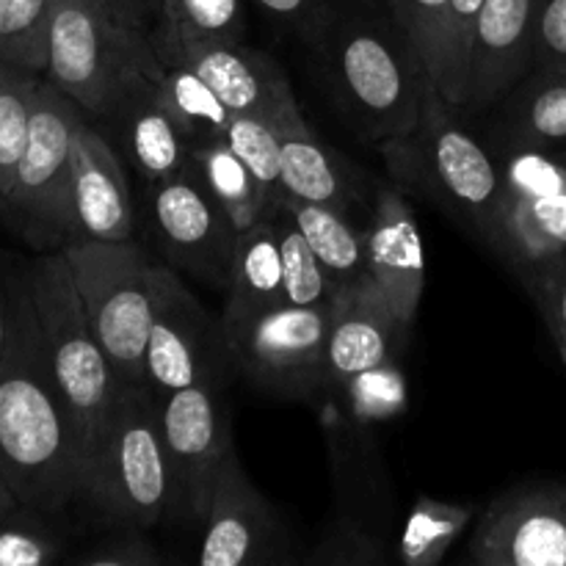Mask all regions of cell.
I'll return each mask as SVG.
<instances>
[{"label":"cell","instance_id":"1","mask_svg":"<svg viewBox=\"0 0 566 566\" xmlns=\"http://www.w3.org/2000/svg\"><path fill=\"white\" fill-rule=\"evenodd\" d=\"M0 473L17 503L59 514L83 492V448L75 420L44 354L25 276L6 296L0 363Z\"/></svg>","mask_w":566,"mask_h":566},{"label":"cell","instance_id":"2","mask_svg":"<svg viewBox=\"0 0 566 566\" xmlns=\"http://www.w3.org/2000/svg\"><path fill=\"white\" fill-rule=\"evenodd\" d=\"M307 48L346 119L374 144L412 133L440 92L385 0H346Z\"/></svg>","mask_w":566,"mask_h":566},{"label":"cell","instance_id":"3","mask_svg":"<svg viewBox=\"0 0 566 566\" xmlns=\"http://www.w3.org/2000/svg\"><path fill=\"white\" fill-rule=\"evenodd\" d=\"M44 354L75 420L86 473L99 451L125 385L86 313L64 252L42 254L25 271ZM86 481V475H83Z\"/></svg>","mask_w":566,"mask_h":566},{"label":"cell","instance_id":"4","mask_svg":"<svg viewBox=\"0 0 566 566\" xmlns=\"http://www.w3.org/2000/svg\"><path fill=\"white\" fill-rule=\"evenodd\" d=\"M160 66L153 36L111 0H53L44 77L88 116L103 119L130 83Z\"/></svg>","mask_w":566,"mask_h":566},{"label":"cell","instance_id":"5","mask_svg":"<svg viewBox=\"0 0 566 566\" xmlns=\"http://www.w3.org/2000/svg\"><path fill=\"white\" fill-rule=\"evenodd\" d=\"M457 114L434 92L412 133L376 147L392 180L429 197L486 241L501 199V169L484 144L459 125Z\"/></svg>","mask_w":566,"mask_h":566},{"label":"cell","instance_id":"6","mask_svg":"<svg viewBox=\"0 0 566 566\" xmlns=\"http://www.w3.org/2000/svg\"><path fill=\"white\" fill-rule=\"evenodd\" d=\"M81 497L119 528L144 531L169 517V464L160 440L158 401L147 387L122 390Z\"/></svg>","mask_w":566,"mask_h":566},{"label":"cell","instance_id":"7","mask_svg":"<svg viewBox=\"0 0 566 566\" xmlns=\"http://www.w3.org/2000/svg\"><path fill=\"white\" fill-rule=\"evenodd\" d=\"M72 280L94 332L125 387H144V348L153 326L155 263L133 241L64 243Z\"/></svg>","mask_w":566,"mask_h":566},{"label":"cell","instance_id":"8","mask_svg":"<svg viewBox=\"0 0 566 566\" xmlns=\"http://www.w3.org/2000/svg\"><path fill=\"white\" fill-rule=\"evenodd\" d=\"M83 116L86 111L53 81H39L31 133L6 205L42 243H70L77 238L72 205V138Z\"/></svg>","mask_w":566,"mask_h":566},{"label":"cell","instance_id":"9","mask_svg":"<svg viewBox=\"0 0 566 566\" xmlns=\"http://www.w3.org/2000/svg\"><path fill=\"white\" fill-rule=\"evenodd\" d=\"M160 440L171 481L169 520L202 525L216 481L235 451L221 381L182 387L158 401Z\"/></svg>","mask_w":566,"mask_h":566},{"label":"cell","instance_id":"10","mask_svg":"<svg viewBox=\"0 0 566 566\" xmlns=\"http://www.w3.org/2000/svg\"><path fill=\"white\" fill-rule=\"evenodd\" d=\"M221 335L232 368L276 396L310 398L329 379V307L280 304L241 324L221 326Z\"/></svg>","mask_w":566,"mask_h":566},{"label":"cell","instance_id":"11","mask_svg":"<svg viewBox=\"0 0 566 566\" xmlns=\"http://www.w3.org/2000/svg\"><path fill=\"white\" fill-rule=\"evenodd\" d=\"M153 326L144 348V387L155 401L182 387L224 381L230 365L221 321L205 310L169 265H155Z\"/></svg>","mask_w":566,"mask_h":566},{"label":"cell","instance_id":"12","mask_svg":"<svg viewBox=\"0 0 566 566\" xmlns=\"http://www.w3.org/2000/svg\"><path fill=\"white\" fill-rule=\"evenodd\" d=\"M149 216L166 260L208 285L227 287L238 227L191 169L149 186Z\"/></svg>","mask_w":566,"mask_h":566},{"label":"cell","instance_id":"13","mask_svg":"<svg viewBox=\"0 0 566 566\" xmlns=\"http://www.w3.org/2000/svg\"><path fill=\"white\" fill-rule=\"evenodd\" d=\"M153 48L166 64L191 66L232 114L269 122L298 114L291 81L263 50L243 42H188L169 33H153Z\"/></svg>","mask_w":566,"mask_h":566},{"label":"cell","instance_id":"14","mask_svg":"<svg viewBox=\"0 0 566 566\" xmlns=\"http://www.w3.org/2000/svg\"><path fill=\"white\" fill-rule=\"evenodd\" d=\"M479 566H566V484L517 486L497 497L470 542Z\"/></svg>","mask_w":566,"mask_h":566},{"label":"cell","instance_id":"15","mask_svg":"<svg viewBox=\"0 0 566 566\" xmlns=\"http://www.w3.org/2000/svg\"><path fill=\"white\" fill-rule=\"evenodd\" d=\"M202 566H263L285 558V528L232 451L202 520Z\"/></svg>","mask_w":566,"mask_h":566},{"label":"cell","instance_id":"16","mask_svg":"<svg viewBox=\"0 0 566 566\" xmlns=\"http://www.w3.org/2000/svg\"><path fill=\"white\" fill-rule=\"evenodd\" d=\"M539 0H484L470 48L462 111H481L506 97L534 72Z\"/></svg>","mask_w":566,"mask_h":566},{"label":"cell","instance_id":"17","mask_svg":"<svg viewBox=\"0 0 566 566\" xmlns=\"http://www.w3.org/2000/svg\"><path fill=\"white\" fill-rule=\"evenodd\" d=\"M370 280L403 326H412L426 285L423 238L412 205L396 186H379L365 227Z\"/></svg>","mask_w":566,"mask_h":566},{"label":"cell","instance_id":"18","mask_svg":"<svg viewBox=\"0 0 566 566\" xmlns=\"http://www.w3.org/2000/svg\"><path fill=\"white\" fill-rule=\"evenodd\" d=\"M72 205L77 238L86 241H133L136 205L125 166L108 138L86 116L72 138Z\"/></svg>","mask_w":566,"mask_h":566},{"label":"cell","instance_id":"19","mask_svg":"<svg viewBox=\"0 0 566 566\" xmlns=\"http://www.w3.org/2000/svg\"><path fill=\"white\" fill-rule=\"evenodd\" d=\"M407 326L398 321L374 280L337 287L329 304L326 374L332 381L348 379L392 363V348Z\"/></svg>","mask_w":566,"mask_h":566},{"label":"cell","instance_id":"20","mask_svg":"<svg viewBox=\"0 0 566 566\" xmlns=\"http://www.w3.org/2000/svg\"><path fill=\"white\" fill-rule=\"evenodd\" d=\"M486 243L534 287L566 258V193H501Z\"/></svg>","mask_w":566,"mask_h":566},{"label":"cell","instance_id":"21","mask_svg":"<svg viewBox=\"0 0 566 566\" xmlns=\"http://www.w3.org/2000/svg\"><path fill=\"white\" fill-rule=\"evenodd\" d=\"M103 119L114 122L133 169L147 180V186L186 169L191 142L182 136L177 122L160 103L155 75L130 83Z\"/></svg>","mask_w":566,"mask_h":566},{"label":"cell","instance_id":"22","mask_svg":"<svg viewBox=\"0 0 566 566\" xmlns=\"http://www.w3.org/2000/svg\"><path fill=\"white\" fill-rule=\"evenodd\" d=\"M271 125H274L276 138H280L282 182H285L287 199L329 205V208L348 213L357 191L348 180L346 166L315 136L302 111L280 122H271Z\"/></svg>","mask_w":566,"mask_h":566},{"label":"cell","instance_id":"23","mask_svg":"<svg viewBox=\"0 0 566 566\" xmlns=\"http://www.w3.org/2000/svg\"><path fill=\"white\" fill-rule=\"evenodd\" d=\"M227 304L221 326L241 324L263 310L285 304V269H282V243L276 219H260L238 235L232 254Z\"/></svg>","mask_w":566,"mask_h":566},{"label":"cell","instance_id":"24","mask_svg":"<svg viewBox=\"0 0 566 566\" xmlns=\"http://www.w3.org/2000/svg\"><path fill=\"white\" fill-rule=\"evenodd\" d=\"M282 210L307 238L310 249L324 265L335 291L370 280L365 230H357L348 213L329 205L304 202V199H285Z\"/></svg>","mask_w":566,"mask_h":566},{"label":"cell","instance_id":"25","mask_svg":"<svg viewBox=\"0 0 566 566\" xmlns=\"http://www.w3.org/2000/svg\"><path fill=\"white\" fill-rule=\"evenodd\" d=\"M186 166L208 188L210 197L227 210L238 232L249 230L260 219H269V197L263 186L254 180L249 166L238 158L235 149L224 138L191 144Z\"/></svg>","mask_w":566,"mask_h":566},{"label":"cell","instance_id":"26","mask_svg":"<svg viewBox=\"0 0 566 566\" xmlns=\"http://www.w3.org/2000/svg\"><path fill=\"white\" fill-rule=\"evenodd\" d=\"M506 130L509 144L566 149V75L534 72L512 88Z\"/></svg>","mask_w":566,"mask_h":566},{"label":"cell","instance_id":"27","mask_svg":"<svg viewBox=\"0 0 566 566\" xmlns=\"http://www.w3.org/2000/svg\"><path fill=\"white\" fill-rule=\"evenodd\" d=\"M155 88H158L160 103L166 105V111L188 142L202 144L224 138L232 111L221 103L219 94L191 66L166 64L164 61L160 72L155 75Z\"/></svg>","mask_w":566,"mask_h":566},{"label":"cell","instance_id":"28","mask_svg":"<svg viewBox=\"0 0 566 566\" xmlns=\"http://www.w3.org/2000/svg\"><path fill=\"white\" fill-rule=\"evenodd\" d=\"M473 520V509L462 503L420 495L398 542V562L407 566H437L448 556Z\"/></svg>","mask_w":566,"mask_h":566},{"label":"cell","instance_id":"29","mask_svg":"<svg viewBox=\"0 0 566 566\" xmlns=\"http://www.w3.org/2000/svg\"><path fill=\"white\" fill-rule=\"evenodd\" d=\"M42 75L0 61V199L14 186L17 166L31 133L33 103Z\"/></svg>","mask_w":566,"mask_h":566},{"label":"cell","instance_id":"30","mask_svg":"<svg viewBox=\"0 0 566 566\" xmlns=\"http://www.w3.org/2000/svg\"><path fill=\"white\" fill-rule=\"evenodd\" d=\"M153 33L188 42H243L247 0H164Z\"/></svg>","mask_w":566,"mask_h":566},{"label":"cell","instance_id":"31","mask_svg":"<svg viewBox=\"0 0 566 566\" xmlns=\"http://www.w3.org/2000/svg\"><path fill=\"white\" fill-rule=\"evenodd\" d=\"M50 9L53 0H0V61L44 75Z\"/></svg>","mask_w":566,"mask_h":566},{"label":"cell","instance_id":"32","mask_svg":"<svg viewBox=\"0 0 566 566\" xmlns=\"http://www.w3.org/2000/svg\"><path fill=\"white\" fill-rule=\"evenodd\" d=\"M224 142L235 149V155L249 166L254 180L263 186L265 197H269V216L280 213L287 193L285 182H282L280 138H276L274 125L263 116L232 114Z\"/></svg>","mask_w":566,"mask_h":566},{"label":"cell","instance_id":"33","mask_svg":"<svg viewBox=\"0 0 566 566\" xmlns=\"http://www.w3.org/2000/svg\"><path fill=\"white\" fill-rule=\"evenodd\" d=\"M274 219L282 243V269H285V304H293V307H329L335 287H332L324 265L318 263L315 252L310 249L307 238L287 219L285 210H280Z\"/></svg>","mask_w":566,"mask_h":566},{"label":"cell","instance_id":"34","mask_svg":"<svg viewBox=\"0 0 566 566\" xmlns=\"http://www.w3.org/2000/svg\"><path fill=\"white\" fill-rule=\"evenodd\" d=\"M48 514L17 503L0 517V566H48L64 553V539L44 523Z\"/></svg>","mask_w":566,"mask_h":566},{"label":"cell","instance_id":"35","mask_svg":"<svg viewBox=\"0 0 566 566\" xmlns=\"http://www.w3.org/2000/svg\"><path fill=\"white\" fill-rule=\"evenodd\" d=\"M387 9L407 31L415 48L423 55L437 88H440L442 66H446V33H448V3L451 0H385Z\"/></svg>","mask_w":566,"mask_h":566},{"label":"cell","instance_id":"36","mask_svg":"<svg viewBox=\"0 0 566 566\" xmlns=\"http://www.w3.org/2000/svg\"><path fill=\"white\" fill-rule=\"evenodd\" d=\"M484 0H451L448 3L446 33V66L440 77V94L453 111L464 105V81H468L470 48H473L475 22H479Z\"/></svg>","mask_w":566,"mask_h":566},{"label":"cell","instance_id":"37","mask_svg":"<svg viewBox=\"0 0 566 566\" xmlns=\"http://www.w3.org/2000/svg\"><path fill=\"white\" fill-rule=\"evenodd\" d=\"M534 72H564L566 75V0H539Z\"/></svg>","mask_w":566,"mask_h":566},{"label":"cell","instance_id":"38","mask_svg":"<svg viewBox=\"0 0 566 566\" xmlns=\"http://www.w3.org/2000/svg\"><path fill=\"white\" fill-rule=\"evenodd\" d=\"M83 566H158L164 556L142 536V528H122L111 539L97 542L92 551L77 556Z\"/></svg>","mask_w":566,"mask_h":566},{"label":"cell","instance_id":"39","mask_svg":"<svg viewBox=\"0 0 566 566\" xmlns=\"http://www.w3.org/2000/svg\"><path fill=\"white\" fill-rule=\"evenodd\" d=\"M252 3L271 20L291 28L304 42H310L346 0H252Z\"/></svg>","mask_w":566,"mask_h":566},{"label":"cell","instance_id":"40","mask_svg":"<svg viewBox=\"0 0 566 566\" xmlns=\"http://www.w3.org/2000/svg\"><path fill=\"white\" fill-rule=\"evenodd\" d=\"M374 376V390H363L359 385L348 381L354 396V409L365 418H385V415H392L403 401V381L398 376V370H392V363L381 365V368L370 370Z\"/></svg>","mask_w":566,"mask_h":566},{"label":"cell","instance_id":"41","mask_svg":"<svg viewBox=\"0 0 566 566\" xmlns=\"http://www.w3.org/2000/svg\"><path fill=\"white\" fill-rule=\"evenodd\" d=\"M531 291H534L536 302H539L542 313H545L553 340H556L558 354H562L566 365V258L558 260Z\"/></svg>","mask_w":566,"mask_h":566},{"label":"cell","instance_id":"42","mask_svg":"<svg viewBox=\"0 0 566 566\" xmlns=\"http://www.w3.org/2000/svg\"><path fill=\"white\" fill-rule=\"evenodd\" d=\"M111 3H114L122 14L130 17L138 28H144L149 36H153L155 25H158V20H160L164 0H111Z\"/></svg>","mask_w":566,"mask_h":566},{"label":"cell","instance_id":"43","mask_svg":"<svg viewBox=\"0 0 566 566\" xmlns=\"http://www.w3.org/2000/svg\"><path fill=\"white\" fill-rule=\"evenodd\" d=\"M14 506H17L14 492H11V486L6 484L3 473H0V517H3V514H9Z\"/></svg>","mask_w":566,"mask_h":566},{"label":"cell","instance_id":"44","mask_svg":"<svg viewBox=\"0 0 566 566\" xmlns=\"http://www.w3.org/2000/svg\"><path fill=\"white\" fill-rule=\"evenodd\" d=\"M6 352V293L0 291V363H3Z\"/></svg>","mask_w":566,"mask_h":566}]
</instances>
